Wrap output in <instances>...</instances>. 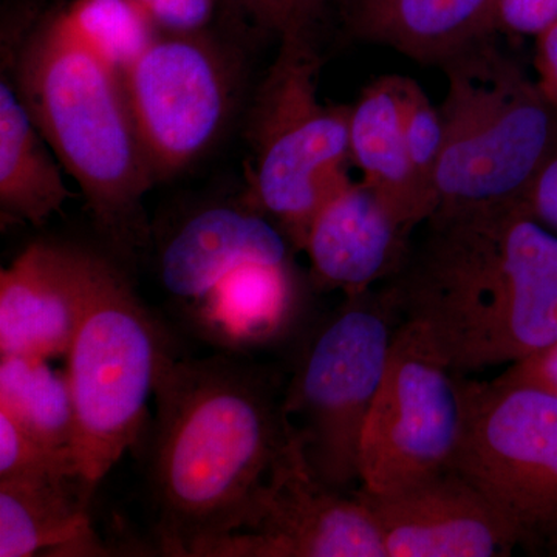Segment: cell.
Returning a JSON list of instances; mask_svg holds the SVG:
<instances>
[{"instance_id": "cell-1", "label": "cell", "mask_w": 557, "mask_h": 557, "mask_svg": "<svg viewBox=\"0 0 557 557\" xmlns=\"http://www.w3.org/2000/svg\"><path fill=\"white\" fill-rule=\"evenodd\" d=\"M149 483L168 556L196 557L251 525L292 423L278 380L237 355L178 359L160 370Z\"/></svg>"}, {"instance_id": "cell-2", "label": "cell", "mask_w": 557, "mask_h": 557, "mask_svg": "<svg viewBox=\"0 0 557 557\" xmlns=\"http://www.w3.org/2000/svg\"><path fill=\"white\" fill-rule=\"evenodd\" d=\"M387 284L454 372L512 364L557 341V237L528 205L435 212Z\"/></svg>"}, {"instance_id": "cell-3", "label": "cell", "mask_w": 557, "mask_h": 557, "mask_svg": "<svg viewBox=\"0 0 557 557\" xmlns=\"http://www.w3.org/2000/svg\"><path fill=\"white\" fill-rule=\"evenodd\" d=\"M16 89L98 228L124 251L145 245L143 199L157 180L119 70L54 13L25 44Z\"/></svg>"}, {"instance_id": "cell-4", "label": "cell", "mask_w": 557, "mask_h": 557, "mask_svg": "<svg viewBox=\"0 0 557 557\" xmlns=\"http://www.w3.org/2000/svg\"><path fill=\"white\" fill-rule=\"evenodd\" d=\"M442 69L448 89L438 109L443 150L435 212L530 207L534 183L557 150V109L491 36Z\"/></svg>"}, {"instance_id": "cell-5", "label": "cell", "mask_w": 557, "mask_h": 557, "mask_svg": "<svg viewBox=\"0 0 557 557\" xmlns=\"http://www.w3.org/2000/svg\"><path fill=\"white\" fill-rule=\"evenodd\" d=\"M171 357L166 332L127 278L100 256L89 302L67 354L75 458L87 500L139 438L148 399Z\"/></svg>"}, {"instance_id": "cell-6", "label": "cell", "mask_w": 557, "mask_h": 557, "mask_svg": "<svg viewBox=\"0 0 557 557\" xmlns=\"http://www.w3.org/2000/svg\"><path fill=\"white\" fill-rule=\"evenodd\" d=\"M319 69L311 36L282 39L249 123L252 168L245 201L273 220L299 251L351 163L350 106L321 101Z\"/></svg>"}, {"instance_id": "cell-7", "label": "cell", "mask_w": 557, "mask_h": 557, "mask_svg": "<svg viewBox=\"0 0 557 557\" xmlns=\"http://www.w3.org/2000/svg\"><path fill=\"white\" fill-rule=\"evenodd\" d=\"M403 311L394 288L344 296L300 351L284 392V412L322 482L348 491L359 482L362 428L386 370Z\"/></svg>"}, {"instance_id": "cell-8", "label": "cell", "mask_w": 557, "mask_h": 557, "mask_svg": "<svg viewBox=\"0 0 557 557\" xmlns=\"http://www.w3.org/2000/svg\"><path fill=\"white\" fill-rule=\"evenodd\" d=\"M460 394L450 468L496 509L516 548L557 557V397L461 373Z\"/></svg>"}, {"instance_id": "cell-9", "label": "cell", "mask_w": 557, "mask_h": 557, "mask_svg": "<svg viewBox=\"0 0 557 557\" xmlns=\"http://www.w3.org/2000/svg\"><path fill=\"white\" fill-rule=\"evenodd\" d=\"M461 424L460 373L423 324L403 319L362 428L359 487L386 493L449 468Z\"/></svg>"}, {"instance_id": "cell-10", "label": "cell", "mask_w": 557, "mask_h": 557, "mask_svg": "<svg viewBox=\"0 0 557 557\" xmlns=\"http://www.w3.org/2000/svg\"><path fill=\"white\" fill-rule=\"evenodd\" d=\"M121 75L157 182L214 145L240 86L239 61L208 30L159 33Z\"/></svg>"}, {"instance_id": "cell-11", "label": "cell", "mask_w": 557, "mask_h": 557, "mask_svg": "<svg viewBox=\"0 0 557 557\" xmlns=\"http://www.w3.org/2000/svg\"><path fill=\"white\" fill-rule=\"evenodd\" d=\"M292 423V421H289ZM196 557H387L358 491L336 490L310 468L292 424L251 527L209 542Z\"/></svg>"}, {"instance_id": "cell-12", "label": "cell", "mask_w": 557, "mask_h": 557, "mask_svg": "<svg viewBox=\"0 0 557 557\" xmlns=\"http://www.w3.org/2000/svg\"><path fill=\"white\" fill-rule=\"evenodd\" d=\"M357 491L387 557H494L516 549L496 509L454 468L386 493Z\"/></svg>"}, {"instance_id": "cell-13", "label": "cell", "mask_w": 557, "mask_h": 557, "mask_svg": "<svg viewBox=\"0 0 557 557\" xmlns=\"http://www.w3.org/2000/svg\"><path fill=\"white\" fill-rule=\"evenodd\" d=\"M98 258L60 242L28 245L0 273V357H67Z\"/></svg>"}, {"instance_id": "cell-14", "label": "cell", "mask_w": 557, "mask_h": 557, "mask_svg": "<svg viewBox=\"0 0 557 557\" xmlns=\"http://www.w3.org/2000/svg\"><path fill=\"white\" fill-rule=\"evenodd\" d=\"M410 234L366 183L346 178L319 208L302 251L322 292L359 295L391 281L410 248Z\"/></svg>"}, {"instance_id": "cell-15", "label": "cell", "mask_w": 557, "mask_h": 557, "mask_svg": "<svg viewBox=\"0 0 557 557\" xmlns=\"http://www.w3.org/2000/svg\"><path fill=\"white\" fill-rule=\"evenodd\" d=\"M292 248L284 231L247 201L244 207L203 208L183 220L164 242L161 284L190 309L240 267L292 265Z\"/></svg>"}, {"instance_id": "cell-16", "label": "cell", "mask_w": 557, "mask_h": 557, "mask_svg": "<svg viewBox=\"0 0 557 557\" xmlns=\"http://www.w3.org/2000/svg\"><path fill=\"white\" fill-rule=\"evenodd\" d=\"M348 25L364 42L442 67L498 28L497 0H354Z\"/></svg>"}, {"instance_id": "cell-17", "label": "cell", "mask_w": 557, "mask_h": 557, "mask_svg": "<svg viewBox=\"0 0 557 557\" xmlns=\"http://www.w3.org/2000/svg\"><path fill=\"white\" fill-rule=\"evenodd\" d=\"M350 157L361 171V182L379 194L406 228L413 231L434 215V200L410 164L399 76L372 81L350 106Z\"/></svg>"}, {"instance_id": "cell-18", "label": "cell", "mask_w": 557, "mask_h": 557, "mask_svg": "<svg viewBox=\"0 0 557 557\" xmlns=\"http://www.w3.org/2000/svg\"><path fill=\"white\" fill-rule=\"evenodd\" d=\"M299 293L293 265L249 263L190 307L205 338L231 351L269 346L295 321Z\"/></svg>"}, {"instance_id": "cell-19", "label": "cell", "mask_w": 557, "mask_h": 557, "mask_svg": "<svg viewBox=\"0 0 557 557\" xmlns=\"http://www.w3.org/2000/svg\"><path fill=\"white\" fill-rule=\"evenodd\" d=\"M78 480L0 482V557L108 556Z\"/></svg>"}, {"instance_id": "cell-20", "label": "cell", "mask_w": 557, "mask_h": 557, "mask_svg": "<svg viewBox=\"0 0 557 557\" xmlns=\"http://www.w3.org/2000/svg\"><path fill=\"white\" fill-rule=\"evenodd\" d=\"M20 91L0 83V211L2 222L40 226L61 211L70 190Z\"/></svg>"}, {"instance_id": "cell-21", "label": "cell", "mask_w": 557, "mask_h": 557, "mask_svg": "<svg viewBox=\"0 0 557 557\" xmlns=\"http://www.w3.org/2000/svg\"><path fill=\"white\" fill-rule=\"evenodd\" d=\"M47 361L0 357V412L42 445L75 457L76 413L69 375Z\"/></svg>"}, {"instance_id": "cell-22", "label": "cell", "mask_w": 557, "mask_h": 557, "mask_svg": "<svg viewBox=\"0 0 557 557\" xmlns=\"http://www.w3.org/2000/svg\"><path fill=\"white\" fill-rule=\"evenodd\" d=\"M58 14L81 42L120 73L159 35L135 0H72Z\"/></svg>"}, {"instance_id": "cell-23", "label": "cell", "mask_w": 557, "mask_h": 557, "mask_svg": "<svg viewBox=\"0 0 557 557\" xmlns=\"http://www.w3.org/2000/svg\"><path fill=\"white\" fill-rule=\"evenodd\" d=\"M75 480L79 482V474L72 454L42 445L0 412V482L65 483Z\"/></svg>"}, {"instance_id": "cell-24", "label": "cell", "mask_w": 557, "mask_h": 557, "mask_svg": "<svg viewBox=\"0 0 557 557\" xmlns=\"http://www.w3.org/2000/svg\"><path fill=\"white\" fill-rule=\"evenodd\" d=\"M399 104L410 164L437 211L435 177L443 150L442 115L416 81L406 76H399Z\"/></svg>"}, {"instance_id": "cell-25", "label": "cell", "mask_w": 557, "mask_h": 557, "mask_svg": "<svg viewBox=\"0 0 557 557\" xmlns=\"http://www.w3.org/2000/svg\"><path fill=\"white\" fill-rule=\"evenodd\" d=\"M267 30L278 38L311 36L317 22L309 0H231Z\"/></svg>"}, {"instance_id": "cell-26", "label": "cell", "mask_w": 557, "mask_h": 557, "mask_svg": "<svg viewBox=\"0 0 557 557\" xmlns=\"http://www.w3.org/2000/svg\"><path fill=\"white\" fill-rule=\"evenodd\" d=\"M159 33L208 30L222 0H135ZM231 2V0H225Z\"/></svg>"}, {"instance_id": "cell-27", "label": "cell", "mask_w": 557, "mask_h": 557, "mask_svg": "<svg viewBox=\"0 0 557 557\" xmlns=\"http://www.w3.org/2000/svg\"><path fill=\"white\" fill-rule=\"evenodd\" d=\"M496 381L507 386L534 388L557 397V341L512 362Z\"/></svg>"}, {"instance_id": "cell-28", "label": "cell", "mask_w": 557, "mask_h": 557, "mask_svg": "<svg viewBox=\"0 0 557 557\" xmlns=\"http://www.w3.org/2000/svg\"><path fill=\"white\" fill-rule=\"evenodd\" d=\"M557 22V0H497V27L542 35Z\"/></svg>"}, {"instance_id": "cell-29", "label": "cell", "mask_w": 557, "mask_h": 557, "mask_svg": "<svg viewBox=\"0 0 557 557\" xmlns=\"http://www.w3.org/2000/svg\"><path fill=\"white\" fill-rule=\"evenodd\" d=\"M530 208L541 222L557 228V150L534 183Z\"/></svg>"}, {"instance_id": "cell-30", "label": "cell", "mask_w": 557, "mask_h": 557, "mask_svg": "<svg viewBox=\"0 0 557 557\" xmlns=\"http://www.w3.org/2000/svg\"><path fill=\"white\" fill-rule=\"evenodd\" d=\"M537 38L536 79L557 109V22Z\"/></svg>"}, {"instance_id": "cell-31", "label": "cell", "mask_w": 557, "mask_h": 557, "mask_svg": "<svg viewBox=\"0 0 557 557\" xmlns=\"http://www.w3.org/2000/svg\"><path fill=\"white\" fill-rule=\"evenodd\" d=\"M325 2H327V0H309L311 10H313L317 20L319 17V14H321L322 9H324Z\"/></svg>"}]
</instances>
